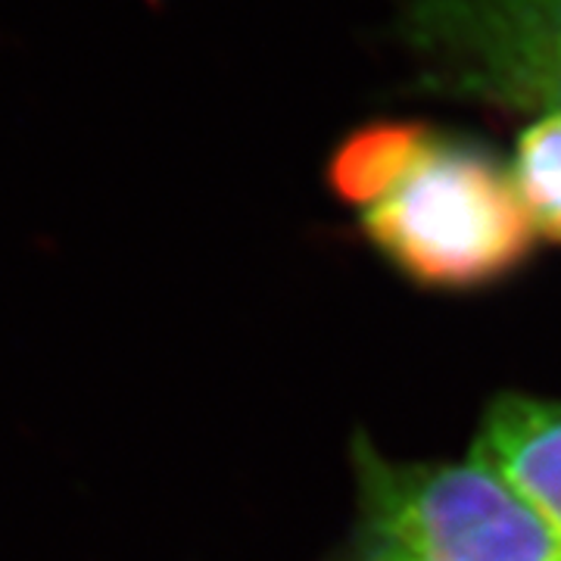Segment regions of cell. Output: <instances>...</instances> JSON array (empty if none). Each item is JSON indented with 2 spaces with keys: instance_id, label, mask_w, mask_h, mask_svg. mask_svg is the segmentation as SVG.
<instances>
[{
  "instance_id": "obj_2",
  "label": "cell",
  "mask_w": 561,
  "mask_h": 561,
  "mask_svg": "<svg viewBox=\"0 0 561 561\" xmlns=\"http://www.w3.org/2000/svg\"><path fill=\"white\" fill-rule=\"evenodd\" d=\"M356 515L331 561H561V537L483 461H402L353 440Z\"/></svg>"
},
{
  "instance_id": "obj_3",
  "label": "cell",
  "mask_w": 561,
  "mask_h": 561,
  "mask_svg": "<svg viewBox=\"0 0 561 561\" xmlns=\"http://www.w3.org/2000/svg\"><path fill=\"white\" fill-rule=\"evenodd\" d=\"M402 41L434 94L561 119V0H412Z\"/></svg>"
},
{
  "instance_id": "obj_1",
  "label": "cell",
  "mask_w": 561,
  "mask_h": 561,
  "mask_svg": "<svg viewBox=\"0 0 561 561\" xmlns=\"http://www.w3.org/2000/svg\"><path fill=\"white\" fill-rule=\"evenodd\" d=\"M324 179L387 265L427 290H481L534 256L512 172L474 140L421 122L362 125Z\"/></svg>"
},
{
  "instance_id": "obj_5",
  "label": "cell",
  "mask_w": 561,
  "mask_h": 561,
  "mask_svg": "<svg viewBox=\"0 0 561 561\" xmlns=\"http://www.w3.org/2000/svg\"><path fill=\"white\" fill-rule=\"evenodd\" d=\"M537 238L561 247V119H534L515 144L508 165Z\"/></svg>"
},
{
  "instance_id": "obj_4",
  "label": "cell",
  "mask_w": 561,
  "mask_h": 561,
  "mask_svg": "<svg viewBox=\"0 0 561 561\" xmlns=\"http://www.w3.org/2000/svg\"><path fill=\"white\" fill-rule=\"evenodd\" d=\"M561 537V400L505 393L486 405L471 453Z\"/></svg>"
}]
</instances>
